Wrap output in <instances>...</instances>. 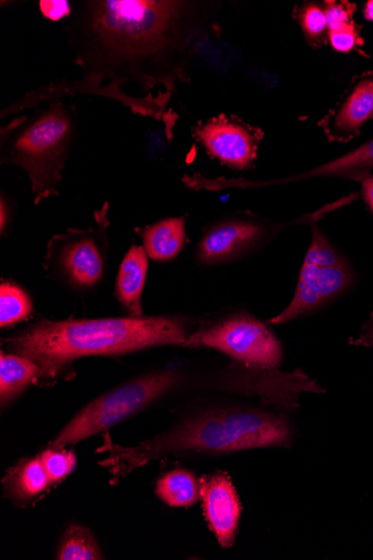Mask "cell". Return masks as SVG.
I'll use <instances>...</instances> for the list:
<instances>
[{
  "instance_id": "obj_1",
  "label": "cell",
  "mask_w": 373,
  "mask_h": 560,
  "mask_svg": "<svg viewBox=\"0 0 373 560\" xmlns=\"http://www.w3.org/2000/svg\"><path fill=\"white\" fill-rule=\"evenodd\" d=\"M174 0H85L73 7L65 30L73 63L83 71L79 81L40 86L2 112V117L30 110L46 102L77 94H93L120 102L131 109L124 88L135 86L164 115L166 102L154 89L172 90L179 77L173 57L179 48L186 9Z\"/></svg>"
},
{
  "instance_id": "obj_2",
  "label": "cell",
  "mask_w": 373,
  "mask_h": 560,
  "mask_svg": "<svg viewBox=\"0 0 373 560\" xmlns=\"http://www.w3.org/2000/svg\"><path fill=\"white\" fill-rule=\"evenodd\" d=\"M298 436L291 413L261 405L207 407L183 418L164 433L135 446L104 439L101 463L114 479L166 456H214L269 447L290 448Z\"/></svg>"
},
{
  "instance_id": "obj_3",
  "label": "cell",
  "mask_w": 373,
  "mask_h": 560,
  "mask_svg": "<svg viewBox=\"0 0 373 560\" xmlns=\"http://www.w3.org/2000/svg\"><path fill=\"white\" fill-rule=\"evenodd\" d=\"M185 317L42 320L5 340L12 352L35 362L37 383L55 381L78 360L147 348L183 346L193 334Z\"/></svg>"
},
{
  "instance_id": "obj_4",
  "label": "cell",
  "mask_w": 373,
  "mask_h": 560,
  "mask_svg": "<svg viewBox=\"0 0 373 560\" xmlns=\"http://www.w3.org/2000/svg\"><path fill=\"white\" fill-rule=\"evenodd\" d=\"M0 129V163L27 174L34 202L59 196L78 129V112L63 98L46 102Z\"/></svg>"
},
{
  "instance_id": "obj_5",
  "label": "cell",
  "mask_w": 373,
  "mask_h": 560,
  "mask_svg": "<svg viewBox=\"0 0 373 560\" xmlns=\"http://www.w3.org/2000/svg\"><path fill=\"white\" fill-rule=\"evenodd\" d=\"M184 381L179 371L165 370L143 375L116 387L83 407L53 440L50 446L66 447L108 431L144 410L159 398L179 388Z\"/></svg>"
},
{
  "instance_id": "obj_6",
  "label": "cell",
  "mask_w": 373,
  "mask_h": 560,
  "mask_svg": "<svg viewBox=\"0 0 373 560\" xmlns=\"http://www.w3.org/2000/svg\"><path fill=\"white\" fill-rule=\"evenodd\" d=\"M186 347L218 350L250 369L280 370L284 360L282 341L271 326L244 312L200 326Z\"/></svg>"
},
{
  "instance_id": "obj_7",
  "label": "cell",
  "mask_w": 373,
  "mask_h": 560,
  "mask_svg": "<svg viewBox=\"0 0 373 560\" xmlns=\"http://www.w3.org/2000/svg\"><path fill=\"white\" fill-rule=\"evenodd\" d=\"M109 202L95 211V226L69 229L47 243L46 262L77 289L95 287L104 276L109 248Z\"/></svg>"
},
{
  "instance_id": "obj_8",
  "label": "cell",
  "mask_w": 373,
  "mask_h": 560,
  "mask_svg": "<svg viewBox=\"0 0 373 560\" xmlns=\"http://www.w3.org/2000/svg\"><path fill=\"white\" fill-rule=\"evenodd\" d=\"M354 283L355 275L348 261L334 265L305 258L292 300L268 324L283 326L322 312Z\"/></svg>"
},
{
  "instance_id": "obj_9",
  "label": "cell",
  "mask_w": 373,
  "mask_h": 560,
  "mask_svg": "<svg viewBox=\"0 0 373 560\" xmlns=\"http://www.w3.org/2000/svg\"><path fill=\"white\" fill-rule=\"evenodd\" d=\"M194 133L211 158L231 168H249L257 158L258 139L238 119L212 118L199 124Z\"/></svg>"
},
{
  "instance_id": "obj_10",
  "label": "cell",
  "mask_w": 373,
  "mask_h": 560,
  "mask_svg": "<svg viewBox=\"0 0 373 560\" xmlns=\"http://www.w3.org/2000/svg\"><path fill=\"white\" fill-rule=\"evenodd\" d=\"M200 500L205 521L219 544L228 549L236 540L242 504L232 478L224 471L200 478Z\"/></svg>"
},
{
  "instance_id": "obj_11",
  "label": "cell",
  "mask_w": 373,
  "mask_h": 560,
  "mask_svg": "<svg viewBox=\"0 0 373 560\" xmlns=\"http://www.w3.org/2000/svg\"><path fill=\"white\" fill-rule=\"evenodd\" d=\"M265 228L247 220H230L209 229L200 240L196 260L202 266H218L238 259L265 236Z\"/></svg>"
},
{
  "instance_id": "obj_12",
  "label": "cell",
  "mask_w": 373,
  "mask_h": 560,
  "mask_svg": "<svg viewBox=\"0 0 373 560\" xmlns=\"http://www.w3.org/2000/svg\"><path fill=\"white\" fill-rule=\"evenodd\" d=\"M148 258L143 246L132 245L119 268L115 292L130 317H144L142 293L149 269Z\"/></svg>"
},
{
  "instance_id": "obj_13",
  "label": "cell",
  "mask_w": 373,
  "mask_h": 560,
  "mask_svg": "<svg viewBox=\"0 0 373 560\" xmlns=\"http://www.w3.org/2000/svg\"><path fill=\"white\" fill-rule=\"evenodd\" d=\"M143 248L153 261L167 262L178 257L187 241L186 218H170L137 229Z\"/></svg>"
},
{
  "instance_id": "obj_14",
  "label": "cell",
  "mask_w": 373,
  "mask_h": 560,
  "mask_svg": "<svg viewBox=\"0 0 373 560\" xmlns=\"http://www.w3.org/2000/svg\"><path fill=\"white\" fill-rule=\"evenodd\" d=\"M39 369L35 362L18 353L0 354V401L4 407L11 405L34 382Z\"/></svg>"
},
{
  "instance_id": "obj_15",
  "label": "cell",
  "mask_w": 373,
  "mask_h": 560,
  "mask_svg": "<svg viewBox=\"0 0 373 560\" xmlns=\"http://www.w3.org/2000/svg\"><path fill=\"white\" fill-rule=\"evenodd\" d=\"M49 485V478L39 456L21 460L7 472L3 479L7 495L18 503L33 500Z\"/></svg>"
},
{
  "instance_id": "obj_16",
  "label": "cell",
  "mask_w": 373,
  "mask_h": 560,
  "mask_svg": "<svg viewBox=\"0 0 373 560\" xmlns=\"http://www.w3.org/2000/svg\"><path fill=\"white\" fill-rule=\"evenodd\" d=\"M156 495L173 508H189L200 499V479L185 469L173 470L160 478Z\"/></svg>"
},
{
  "instance_id": "obj_17",
  "label": "cell",
  "mask_w": 373,
  "mask_h": 560,
  "mask_svg": "<svg viewBox=\"0 0 373 560\" xmlns=\"http://www.w3.org/2000/svg\"><path fill=\"white\" fill-rule=\"evenodd\" d=\"M373 115V80L358 84L340 109L335 128L340 132L358 130Z\"/></svg>"
},
{
  "instance_id": "obj_18",
  "label": "cell",
  "mask_w": 373,
  "mask_h": 560,
  "mask_svg": "<svg viewBox=\"0 0 373 560\" xmlns=\"http://www.w3.org/2000/svg\"><path fill=\"white\" fill-rule=\"evenodd\" d=\"M57 559L101 560L104 559L92 533L81 525H71L61 538Z\"/></svg>"
},
{
  "instance_id": "obj_19",
  "label": "cell",
  "mask_w": 373,
  "mask_h": 560,
  "mask_svg": "<svg viewBox=\"0 0 373 560\" xmlns=\"http://www.w3.org/2000/svg\"><path fill=\"white\" fill-rule=\"evenodd\" d=\"M33 313V301L18 284L3 281L0 285V326L11 327L26 320Z\"/></svg>"
},
{
  "instance_id": "obj_20",
  "label": "cell",
  "mask_w": 373,
  "mask_h": 560,
  "mask_svg": "<svg viewBox=\"0 0 373 560\" xmlns=\"http://www.w3.org/2000/svg\"><path fill=\"white\" fill-rule=\"evenodd\" d=\"M39 459L46 470L50 485L59 483L69 477L77 467V456L65 447L45 450Z\"/></svg>"
},
{
  "instance_id": "obj_21",
  "label": "cell",
  "mask_w": 373,
  "mask_h": 560,
  "mask_svg": "<svg viewBox=\"0 0 373 560\" xmlns=\"http://www.w3.org/2000/svg\"><path fill=\"white\" fill-rule=\"evenodd\" d=\"M303 30L310 36H318L328 27L326 12L315 5L307 7L302 13Z\"/></svg>"
},
{
  "instance_id": "obj_22",
  "label": "cell",
  "mask_w": 373,
  "mask_h": 560,
  "mask_svg": "<svg viewBox=\"0 0 373 560\" xmlns=\"http://www.w3.org/2000/svg\"><path fill=\"white\" fill-rule=\"evenodd\" d=\"M42 15L51 22L68 20L73 13V5L67 0H40Z\"/></svg>"
},
{
  "instance_id": "obj_23",
  "label": "cell",
  "mask_w": 373,
  "mask_h": 560,
  "mask_svg": "<svg viewBox=\"0 0 373 560\" xmlns=\"http://www.w3.org/2000/svg\"><path fill=\"white\" fill-rule=\"evenodd\" d=\"M330 40L339 52H349L354 47L357 40L354 27L348 24L330 32Z\"/></svg>"
},
{
  "instance_id": "obj_24",
  "label": "cell",
  "mask_w": 373,
  "mask_h": 560,
  "mask_svg": "<svg viewBox=\"0 0 373 560\" xmlns=\"http://www.w3.org/2000/svg\"><path fill=\"white\" fill-rule=\"evenodd\" d=\"M325 12L330 32L349 24L350 14L340 5L330 4Z\"/></svg>"
},
{
  "instance_id": "obj_25",
  "label": "cell",
  "mask_w": 373,
  "mask_h": 560,
  "mask_svg": "<svg viewBox=\"0 0 373 560\" xmlns=\"http://www.w3.org/2000/svg\"><path fill=\"white\" fill-rule=\"evenodd\" d=\"M12 220V210L10 207V202L5 199L4 195L0 198V232L5 236V232L10 228Z\"/></svg>"
},
{
  "instance_id": "obj_26",
  "label": "cell",
  "mask_w": 373,
  "mask_h": 560,
  "mask_svg": "<svg viewBox=\"0 0 373 560\" xmlns=\"http://www.w3.org/2000/svg\"><path fill=\"white\" fill-rule=\"evenodd\" d=\"M362 194L366 206L373 213V176H369L362 182Z\"/></svg>"
},
{
  "instance_id": "obj_27",
  "label": "cell",
  "mask_w": 373,
  "mask_h": 560,
  "mask_svg": "<svg viewBox=\"0 0 373 560\" xmlns=\"http://www.w3.org/2000/svg\"><path fill=\"white\" fill-rule=\"evenodd\" d=\"M364 16L368 21L373 22V0L366 4Z\"/></svg>"
}]
</instances>
